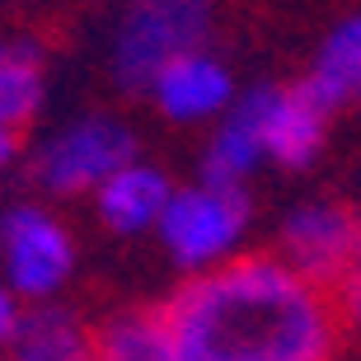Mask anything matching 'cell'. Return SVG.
I'll return each mask as SVG.
<instances>
[{
    "mask_svg": "<svg viewBox=\"0 0 361 361\" xmlns=\"http://www.w3.org/2000/svg\"><path fill=\"white\" fill-rule=\"evenodd\" d=\"M47 99V71L42 52L33 42H10V52L0 56V132H19L42 113Z\"/></svg>",
    "mask_w": 361,
    "mask_h": 361,
    "instance_id": "obj_14",
    "label": "cell"
},
{
    "mask_svg": "<svg viewBox=\"0 0 361 361\" xmlns=\"http://www.w3.org/2000/svg\"><path fill=\"white\" fill-rule=\"evenodd\" d=\"M19 160V132H0V174Z\"/></svg>",
    "mask_w": 361,
    "mask_h": 361,
    "instance_id": "obj_16",
    "label": "cell"
},
{
    "mask_svg": "<svg viewBox=\"0 0 361 361\" xmlns=\"http://www.w3.org/2000/svg\"><path fill=\"white\" fill-rule=\"evenodd\" d=\"M94 329L71 305H28L24 329L14 334L0 361H90Z\"/></svg>",
    "mask_w": 361,
    "mask_h": 361,
    "instance_id": "obj_12",
    "label": "cell"
},
{
    "mask_svg": "<svg viewBox=\"0 0 361 361\" xmlns=\"http://www.w3.org/2000/svg\"><path fill=\"white\" fill-rule=\"evenodd\" d=\"M268 164L263 146V113H258V90H244L221 122H212L207 150H202V174L207 183H230L244 188L249 178Z\"/></svg>",
    "mask_w": 361,
    "mask_h": 361,
    "instance_id": "obj_10",
    "label": "cell"
},
{
    "mask_svg": "<svg viewBox=\"0 0 361 361\" xmlns=\"http://www.w3.org/2000/svg\"><path fill=\"white\" fill-rule=\"evenodd\" d=\"M174 178L164 174L160 164H150L136 155L132 164H122L118 174L108 178L99 192H94V212L113 235L122 240H136V235H155L164 207L174 197Z\"/></svg>",
    "mask_w": 361,
    "mask_h": 361,
    "instance_id": "obj_9",
    "label": "cell"
},
{
    "mask_svg": "<svg viewBox=\"0 0 361 361\" xmlns=\"http://www.w3.org/2000/svg\"><path fill=\"white\" fill-rule=\"evenodd\" d=\"M146 99L155 104L160 118H169L174 127H202V122H221L230 113V104L240 99L235 75L212 47L202 52L174 56L169 66L150 80Z\"/></svg>",
    "mask_w": 361,
    "mask_h": 361,
    "instance_id": "obj_7",
    "label": "cell"
},
{
    "mask_svg": "<svg viewBox=\"0 0 361 361\" xmlns=\"http://www.w3.org/2000/svg\"><path fill=\"white\" fill-rule=\"evenodd\" d=\"M160 310L174 361H334L343 338L334 291L277 254H240L197 272Z\"/></svg>",
    "mask_w": 361,
    "mask_h": 361,
    "instance_id": "obj_1",
    "label": "cell"
},
{
    "mask_svg": "<svg viewBox=\"0 0 361 361\" xmlns=\"http://www.w3.org/2000/svg\"><path fill=\"white\" fill-rule=\"evenodd\" d=\"M277 258L305 281L338 291L361 263V216L343 202H300L277 230Z\"/></svg>",
    "mask_w": 361,
    "mask_h": 361,
    "instance_id": "obj_6",
    "label": "cell"
},
{
    "mask_svg": "<svg viewBox=\"0 0 361 361\" xmlns=\"http://www.w3.org/2000/svg\"><path fill=\"white\" fill-rule=\"evenodd\" d=\"M136 160V132L113 113H85L33 150L28 178L47 197H94L122 164Z\"/></svg>",
    "mask_w": 361,
    "mask_h": 361,
    "instance_id": "obj_4",
    "label": "cell"
},
{
    "mask_svg": "<svg viewBox=\"0 0 361 361\" xmlns=\"http://www.w3.org/2000/svg\"><path fill=\"white\" fill-rule=\"evenodd\" d=\"M300 90L324 108H361V10L343 14L329 33H324L319 52L310 61V75L300 80Z\"/></svg>",
    "mask_w": 361,
    "mask_h": 361,
    "instance_id": "obj_11",
    "label": "cell"
},
{
    "mask_svg": "<svg viewBox=\"0 0 361 361\" xmlns=\"http://www.w3.org/2000/svg\"><path fill=\"white\" fill-rule=\"evenodd\" d=\"M221 0H127L113 24L108 66L127 94H146L174 56L202 52L216 33Z\"/></svg>",
    "mask_w": 361,
    "mask_h": 361,
    "instance_id": "obj_2",
    "label": "cell"
},
{
    "mask_svg": "<svg viewBox=\"0 0 361 361\" xmlns=\"http://www.w3.org/2000/svg\"><path fill=\"white\" fill-rule=\"evenodd\" d=\"M24 314H28V305L10 291V286H5V281H0V352L10 348L14 334L24 329Z\"/></svg>",
    "mask_w": 361,
    "mask_h": 361,
    "instance_id": "obj_15",
    "label": "cell"
},
{
    "mask_svg": "<svg viewBox=\"0 0 361 361\" xmlns=\"http://www.w3.org/2000/svg\"><path fill=\"white\" fill-rule=\"evenodd\" d=\"M5 52H10V38H0V56H5Z\"/></svg>",
    "mask_w": 361,
    "mask_h": 361,
    "instance_id": "obj_17",
    "label": "cell"
},
{
    "mask_svg": "<svg viewBox=\"0 0 361 361\" xmlns=\"http://www.w3.org/2000/svg\"><path fill=\"white\" fill-rule=\"evenodd\" d=\"M75 277V235L52 207L14 202L0 216V281L24 305H47Z\"/></svg>",
    "mask_w": 361,
    "mask_h": 361,
    "instance_id": "obj_5",
    "label": "cell"
},
{
    "mask_svg": "<svg viewBox=\"0 0 361 361\" xmlns=\"http://www.w3.org/2000/svg\"><path fill=\"white\" fill-rule=\"evenodd\" d=\"M263 113V146L277 169H310L329 141V113L300 85H254Z\"/></svg>",
    "mask_w": 361,
    "mask_h": 361,
    "instance_id": "obj_8",
    "label": "cell"
},
{
    "mask_svg": "<svg viewBox=\"0 0 361 361\" xmlns=\"http://www.w3.org/2000/svg\"><path fill=\"white\" fill-rule=\"evenodd\" d=\"M90 361H174L160 305H136L94 329Z\"/></svg>",
    "mask_w": 361,
    "mask_h": 361,
    "instance_id": "obj_13",
    "label": "cell"
},
{
    "mask_svg": "<svg viewBox=\"0 0 361 361\" xmlns=\"http://www.w3.org/2000/svg\"><path fill=\"white\" fill-rule=\"evenodd\" d=\"M249 226H254V202H249L244 188L197 178V183L174 188L155 235H160L164 254L174 258L188 277H197V272L226 268L230 258H240Z\"/></svg>",
    "mask_w": 361,
    "mask_h": 361,
    "instance_id": "obj_3",
    "label": "cell"
}]
</instances>
